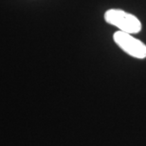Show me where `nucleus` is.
I'll list each match as a JSON object with an SVG mask.
<instances>
[{
	"mask_svg": "<svg viewBox=\"0 0 146 146\" xmlns=\"http://www.w3.org/2000/svg\"><path fill=\"white\" fill-rule=\"evenodd\" d=\"M104 20L110 25L119 29L121 31L133 34L141 30V23L135 15L122 10L111 9L104 13Z\"/></svg>",
	"mask_w": 146,
	"mask_h": 146,
	"instance_id": "1",
	"label": "nucleus"
},
{
	"mask_svg": "<svg viewBox=\"0 0 146 146\" xmlns=\"http://www.w3.org/2000/svg\"><path fill=\"white\" fill-rule=\"evenodd\" d=\"M113 39L122 50L132 57L138 59L146 58V45L141 40L133 37L132 34L119 31L114 33Z\"/></svg>",
	"mask_w": 146,
	"mask_h": 146,
	"instance_id": "2",
	"label": "nucleus"
}]
</instances>
